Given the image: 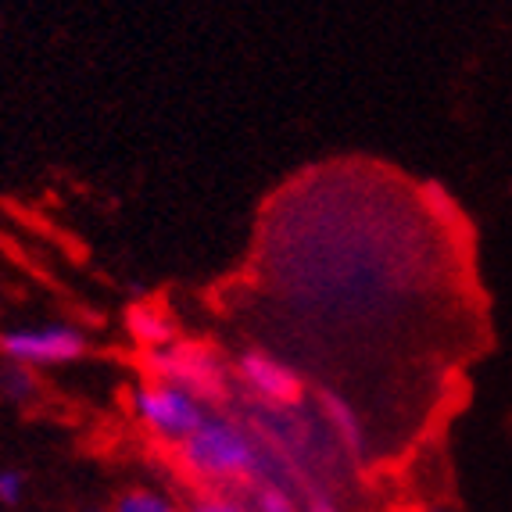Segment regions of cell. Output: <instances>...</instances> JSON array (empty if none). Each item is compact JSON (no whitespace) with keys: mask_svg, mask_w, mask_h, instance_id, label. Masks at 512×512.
Listing matches in <instances>:
<instances>
[{"mask_svg":"<svg viewBox=\"0 0 512 512\" xmlns=\"http://www.w3.org/2000/svg\"><path fill=\"white\" fill-rule=\"evenodd\" d=\"M176 466L205 491L240 495L265 477V448L255 427L230 412H208L205 423L176 444Z\"/></svg>","mask_w":512,"mask_h":512,"instance_id":"6da1fadb","label":"cell"},{"mask_svg":"<svg viewBox=\"0 0 512 512\" xmlns=\"http://www.w3.org/2000/svg\"><path fill=\"white\" fill-rule=\"evenodd\" d=\"M144 373L154 380H165V384L183 387L187 394H194L197 402L222 405L230 398L233 384V366L222 359L219 351L205 341H187V337H176L169 348L144 351Z\"/></svg>","mask_w":512,"mask_h":512,"instance_id":"7a4b0ae2","label":"cell"},{"mask_svg":"<svg viewBox=\"0 0 512 512\" xmlns=\"http://www.w3.org/2000/svg\"><path fill=\"white\" fill-rule=\"evenodd\" d=\"M129 402H133V416L140 419V427L151 437H158V441L172 444V448L187 441L208 419V412H212L205 402H197L194 394L183 391V387L154 380V376H144L133 387Z\"/></svg>","mask_w":512,"mask_h":512,"instance_id":"3957f363","label":"cell"},{"mask_svg":"<svg viewBox=\"0 0 512 512\" xmlns=\"http://www.w3.org/2000/svg\"><path fill=\"white\" fill-rule=\"evenodd\" d=\"M90 341L72 323H36V326H11L0 333V355L18 366H65L86 355Z\"/></svg>","mask_w":512,"mask_h":512,"instance_id":"277c9868","label":"cell"},{"mask_svg":"<svg viewBox=\"0 0 512 512\" xmlns=\"http://www.w3.org/2000/svg\"><path fill=\"white\" fill-rule=\"evenodd\" d=\"M233 373L251 391V398H258L269 409H298L305 402V376L287 359L273 355V351L265 348L240 351Z\"/></svg>","mask_w":512,"mask_h":512,"instance_id":"5b68a950","label":"cell"},{"mask_svg":"<svg viewBox=\"0 0 512 512\" xmlns=\"http://www.w3.org/2000/svg\"><path fill=\"white\" fill-rule=\"evenodd\" d=\"M316 405H319V419L330 427V437L337 441L341 452H348V455L366 452V423H362V416L355 412V405H351L344 394L323 387Z\"/></svg>","mask_w":512,"mask_h":512,"instance_id":"8992f818","label":"cell"},{"mask_svg":"<svg viewBox=\"0 0 512 512\" xmlns=\"http://www.w3.org/2000/svg\"><path fill=\"white\" fill-rule=\"evenodd\" d=\"M126 333L144 351L169 348V344L180 337L172 312L165 305H158V301H133V305L126 308Z\"/></svg>","mask_w":512,"mask_h":512,"instance_id":"52a82bcc","label":"cell"},{"mask_svg":"<svg viewBox=\"0 0 512 512\" xmlns=\"http://www.w3.org/2000/svg\"><path fill=\"white\" fill-rule=\"evenodd\" d=\"M240 502L248 512H305L298 491L273 477H262L240 491Z\"/></svg>","mask_w":512,"mask_h":512,"instance_id":"ba28073f","label":"cell"},{"mask_svg":"<svg viewBox=\"0 0 512 512\" xmlns=\"http://www.w3.org/2000/svg\"><path fill=\"white\" fill-rule=\"evenodd\" d=\"M108 509L111 512H183V505L169 491H162V487L137 484V487H126Z\"/></svg>","mask_w":512,"mask_h":512,"instance_id":"9c48e42d","label":"cell"},{"mask_svg":"<svg viewBox=\"0 0 512 512\" xmlns=\"http://www.w3.org/2000/svg\"><path fill=\"white\" fill-rule=\"evenodd\" d=\"M0 394H4L8 402H29V398L36 394L33 369L4 359V366H0Z\"/></svg>","mask_w":512,"mask_h":512,"instance_id":"30bf717a","label":"cell"},{"mask_svg":"<svg viewBox=\"0 0 512 512\" xmlns=\"http://www.w3.org/2000/svg\"><path fill=\"white\" fill-rule=\"evenodd\" d=\"M183 512H248L240 495H219V491H205L197 495L190 505H183Z\"/></svg>","mask_w":512,"mask_h":512,"instance_id":"8fae6325","label":"cell"},{"mask_svg":"<svg viewBox=\"0 0 512 512\" xmlns=\"http://www.w3.org/2000/svg\"><path fill=\"white\" fill-rule=\"evenodd\" d=\"M26 498V477L18 470H0V505H18Z\"/></svg>","mask_w":512,"mask_h":512,"instance_id":"7c38bea8","label":"cell"},{"mask_svg":"<svg viewBox=\"0 0 512 512\" xmlns=\"http://www.w3.org/2000/svg\"><path fill=\"white\" fill-rule=\"evenodd\" d=\"M305 512H344L341 505H333L330 498H323V495H316L312 502L305 505Z\"/></svg>","mask_w":512,"mask_h":512,"instance_id":"4fadbf2b","label":"cell"},{"mask_svg":"<svg viewBox=\"0 0 512 512\" xmlns=\"http://www.w3.org/2000/svg\"><path fill=\"white\" fill-rule=\"evenodd\" d=\"M79 512H111L108 505H86V509H79Z\"/></svg>","mask_w":512,"mask_h":512,"instance_id":"5bb4252c","label":"cell"}]
</instances>
